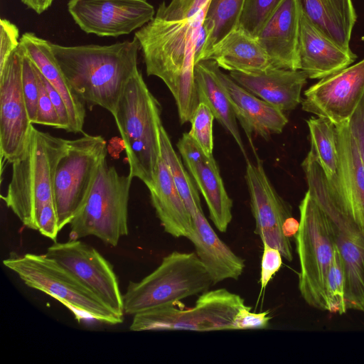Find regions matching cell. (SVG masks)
Masks as SVG:
<instances>
[{
    "mask_svg": "<svg viewBox=\"0 0 364 364\" xmlns=\"http://www.w3.org/2000/svg\"><path fill=\"white\" fill-rule=\"evenodd\" d=\"M210 0L162 2L154 18L135 33L146 74L173 95L180 122H190L199 103L194 78L195 46Z\"/></svg>",
    "mask_w": 364,
    "mask_h": 364,
    "instance_id": "1",
    "label": "cell"
},
{
    "mask_svg": "<svg viewBox=\"0 0 364 364\" xmlns=\"http://www.w3.org/2000/svg\"><path fill=\"white\" fill-rule=\"evenodd\" d=\"M73 90L82 101L114 114L124 87L138 70L135 36L111 45L65 46L50 43Z\"/></svg>",
    "mask_w": 364,
    "mask_h": 364,
    "instance_id": "2",
    "label": "cell"
},
{
    "mask_svg": "<svg viewBox=\"0 0 364 364\" xmlns=\"http://www.w3.org/2000/svg\"><path fill=\"white\" fill-rule=\"evenodd\" d=\"M161 105L139 70L126 84L112 114L122 137L129 174L147 188L154 183L161 156Z\"/></svg>",
    "mask_w": 364,
    "mask_h": 364,
    "instance_id": "3",
    "label": "cell"
},
{
    "mask_svg": "<svg viewBox=\"0 0 364 364\" xmlns=\"http://www.w3.org/2000/svg\"><path fill=\"white\" fill-rule=\"evenodd\" d=\"M68 140L40 131L32 125L26 146L13 161L7 191L1 198L25 227L36 230L40 208L53 200L56 166Z\"/></svg>",
    "mask_w": 364,
    "mask_h": 364,
    "instance_id": "4",
    "label": "cell"
},
{
    "mask_svg": "<svg viewBox=\"0 0 364 364\" xmlns=\"http://www.w3.org/2000/svg\"><path fill=\"white\" fill-rule=\"evenodd\" d=\"M301 167L308 191L328 218L341 257L346 308L364 311V231L333 194L313 150H309Z\"/></svg>",
    "mask_w": 364,
    "mask_h": 364,
    "instance_id": "5",
    "label": "cell"
},
{
    "mask_svg": "<svg viewBox=\"0 0 364 364\" xmlns=\"http://www.w3.org/2000/svg\"><path fill=\"white\" fill-rule=\"evenodd\" d=\"M214 285L195 252L173 251L139 282H130L123 294L124 313L135 315L200 294Z\"/></svg>",
    "mask_w": 364,
    "mask_h": 364,
    "instance_id": "6",
    "label": "cell"
},
{
    "mask_svg": "<svg viewBox=\"0 0 364 364\" xmlns=\"http://www.w3.org/2000/svg\"><path fill=\"white\" fill-rule=\"evenodd\" d=\"M4 265L14 271L28 287L55 299L80 323L94 320L109 325L121 323V316L87 289L66 268L46 254L26 253L9 257Z\"/></svg>",
    "mask_w": 364,
    "mask_h": 364,
    "instance_id": "7",
    "label": "cell"
},
{
    "mask_svg": "<svg viewBox=\"0 0 364 364\" xmlns=\"http://www.w3.org/2000/svg\"><path fill=\"white\" fill-rule=\"evenodd\" d=\"M132 177L120 175L106 158L90 193L70 223L69 240L95 236L115 247L128 234V201Z\"/></svg>",
    "mask_w": 364,
    "mask_h": 364,
    "instance_id": "8",
    "label": "cell"
},
{
    "mask_svg": "<svg viewBox=\"0 0 364 364\" xmlns=\"http://www.w3.org/2000/svg\"><path fill=\"white\" fill-rule=\"evenodd\" d=\"M295 235L300 272L299 290L311 307L327 311L326 277L335 244L328 218L307 191L299 204Z\"/></svg>",
    "mask_w": 364,
    "mask_h": 364,
    "instance_id": "9",
    "label": "cell"
},
{
    "mask_svg": "<svg viewBox=\"0 0 364 364\" xmlns=\"http://www.w3.org/2000/svg\"><path fill=\"white\" fill-rule=\"evenodd\" d=\"M245 305L243 298L227 289L208 290L200 294L191 309L177 307L176 303L134 315L130 330H234V318Z\"/></svg>",
    "mask_w": 364,
    "mask_h": 364,
    "instance_id": "10",
    "label": "cell"
},
{
    "mask_svg": "<svg viewBox=\"0 0 364 364\" xmlns=\"http://www.w3.org/2000/svg\"><path fill=\"white\" fill-rule=\"evenodd\" d=\"M107 156V143L100 135L68 140L56 166L53 200L61 230L70 224L86 201L99 166Z\"/></svg>",
    "mask_w": 364,
    "mask_h": 364,
    "instance_id": "11",
    "label": "cell"
},
{
    "mask_svg": "<svg viewBox=\"0 0 364 364\" xmlns=\"http://www.w3.org/2000/svg\"><path fill=\"white\" fill-rule=\"evenodd\" d=\"M73 274L117 314L124 316L123 295L111 264L93 247L79 240L54 242L46 253Z\"/></svg>",
    "mask_w": 364,
    "mask_h": 364,
    "instance_id": "12",
    "label": "cell"
},
{
    "mask_svg": "<svg viewBox=\"0 0 364 364\" xmlns=\"http://www.w3.org/2000/svg\"><path fill=\"white\" fill-rule=\"evenodd\" d=\"M33 124L22 88V50L18 47L0 70V152L1 166L23 152Z\"/></svg>",
    "mask_w": 364,
    "mask_h": 364,
    "instance_id": "13",
    "label": "cell"
},
{
    "mask_svg": "<svg viewBox=\"0 0 364 364\" xmlns=\"http://www.w3.org/2000/svg\"><path fill=\"white\" fill-rule=\"evenodd\" d=\"M68 11L82 31L101 37L129 34L155 16L146 0H70Z\"/></svg>",
    "mask_w": 364,
    "mask_h": 364,
    "instance_id": "14",
    "label": "cell"
},
{
    "mask_svg": "<svg viewBox=\"0 0 364 364\" xmlns=\"http://www.w3.org/2000/svg\"><path fill=\"white\" fill-rule=\"evenodd\" d=\"M245 178L255 220V233L262 242L279 250L282 257L291 262V241L283 231L285 221L291 217V210L272 186L258 156L255 163L247 159Z\"/></svg>",
    "mask_w": 364,
    "mask_h": 364,
    "instance_id": "15",
    "label": "cell"
},
{
    "mask_svg": "<svg viewBox=\"0 0 364 364\" xmlns=\"http://www.w3.org/2000/svg\"><path fill=\"white\" fill-rule=\"evenodd\" d=\"M363 95L364 58L309 87L301 108L338 125L350 121Z\"/></svg>",
    "mask_w": 364,
    "mask_h": 364,
    "instance_id": "16",
    "label": "cell"
},
{
    "mask_svg": "<svg viewBox=\"0 0 364 364\" xmlns=\"http://www.w3.org/2000/svg\"><path fill=\"white\" fill-rule=\"evenodd\" d=\"M176 146L205 199L210 220L220 232H225L232 218V201L213 156H207L188 133L183 134Z\"/></svg>",
    "mask_w": 364,
    "mask_h": 364,
    "instance_id": "17",
    "label": "cell"
},
{
    "mask_svg": "<svg viewBox=\"0 0 364 364\" xmlns=\"http://www.w3.org/2000/svg\"><path fill=\"white\" fill-rule=\"evenodd\" d=\"M336 127L338 168L336 176L327 180L336 197L364 231V163L349 122Z\"/></svg>",
    "mask_w": 364,
    "mask_h": 364,
    "instance_id": "18",
    "label": "cell"
},
{
    "mask_svg": "<svg viewBox=\"0 0 364 364\" xmlns=\"http://www.w3.org/2000/svg\"><path fill=\"white\" fill-rule=\"evenodd\" d=\"M301 14L299 0H283L257 33L256 38L272 67L299 70Z\"/></svg>",
    "mask_w": 364,
    "mask_h": 364,
    "instance_id": "19",
    "label": "cell"
},
{
    "mask_svg": "<svg viewBox=\"0 0 364 364\" xmlns=\"http://www.w3.org/2000/svg\"><path fill=\"white\" fill-rule=\"evenodd\" d=\"M298 57L299 70L308 78L322 79L350 65L357 55L323 33L302 11Z\"/></svg>",
    "mask_w": 364,
    "mask_h": 364,
    "instance_id": "20",
    "label": "cell"
},
{
    "mask_svg": "<svg viewBox=\"0 0 364 364\" xmlns=\"http://www.w3.org/2000/svg\"><path fill=\"white\" fill-rule=\"evenodd\" d=\"M218 77L255 156L252 134L268 139L288 123L283 111L254 95L218 69Z\"/></svg>",
    "mask_w": 364,
    "mask_h": 364,
    "instance_id": "21",
    "label": "cell"
},
{
    "mask_svg": "<svg viewBox=\"0 0 364 364\" xmlns=\"http://www.w3.org/2000/svg\"><path fill=\"white\" fill-rule=\"evenodd\" d=\"M229 75L247 91L283 112L301 102V90L308 78L301 70L270 67L259 73L230 72Z\"/></svg>",
    "mask_w": 364,
    "mask_h": 364,
    "instance_id": "22",
    "label": "cell"
},
{
    "mask_svg": "<svg viewBox=\"0 0 364 364\" xmlns=\"http://www.w3.org/2000/svg\"><path fill=\"white\" fill-rule=\"evenodd\" d=\"M50 42L34 33H24L20 38V46L46 80L62 96L68 110V132H81L86 115L82 101L73 90L50 46Z\"/></svg>",
    "mask_w": 364,
    "mask_h": 364,
    "instance_id": "23",
    "label": "cell"
},
{
    "mask_svg": "<svg viewBox=\"0 0 364 364\" xmlns=\"http://www.w3.org/2000/svg\"><path fill=\"white\" fill-rule=\"evenodd\" d=\"M193 230L188 239L210 275L214 285L226 279L237 280L242 274L245 261L216 234L203 211L192 216Z\"/></svg>",
    "mask_w": 364,
    "mask_h": 364,
    "instance_id": "24",
    "label": "cell"
},
{
    "mask_svg": "<svg viewBox=\"0 0 364 364\" xmlns=\"http://www.w3.org/2000/svg\"><path fill=\"white\" fill-rule=\"evenodd\" d=\"M148 188L164 231L176 238H188L193 230V219L161 156L154 183Z\"/></svg>",
    "mask_w": 364,
    "mask_h": 364,
    "instance_id": "25",
    "label": "cell"
},
{
    "mask_svg": "<svg viewBox=\"0 0 364 364\" xmlns=\"http://www.w3.org/2000/svg\"><path fill=\"white\" fill-rule=\"evenodd\" d=\"M204 60H212L220 68L230 72L247 74L259 73L272 67L257 38L239 28L215 45Z\"/></svg>",
    "mask_w": 364,
    "mask_h": 364,
    "instance_id": "26",
    "label": "cell"
},
{
    "mask_svg": "<svg viewBox=\"0 0 364 364\" xmlns=\"http://www.w3.org/2000/svg\"><path fill=\"white\" fill-rule=\"evenodd\" d=\"M219 68L212 60H201L195 65L194 78L199 100L208 106L215 118L232 135L247 159L235 113L218 77Z\"/></svg>",
    "mask_w": 364,
    "mask_h": 364,
    "instance_id": "27",
    "label": "cell"
},
{
    "mask_svg": "<svg viewBox=\"0 0 364 364\" xmlns=\"http://www.w3.org/2000/svg\"><path fill=\"white\" fill-rule=\"evenodd\" d=\"M302 11L328 37L350 49L357 20L352 0H299Z\"/></svg>",
    "mask_w": 364,
    "mask_h": 364,
    "instance_id": "28",
    "label": "cell"
},
{
    "mask_svg": "<svg viewBox=\"0 0 364 364\" xmlns=\"http://www.w3.org/2000/svg\"><path fill=\"white\" fill-rule=\"evenodd\" d=\"M311 149L328 180L336 176L338 168V138L336 125L323 117H311L307 121Z\"/></svg>",
    "mask_w": 364,
    "mask_h": 364,
    "instance_id": "29",
    "label": "cell"
},
{
    "mask_svg": "<svg viewBox=\"0 0 364 364\" xmlns=\"http://www.w3.org/2000/svg\"><path fill=\"white\" fill-rule=\"evenodd\" d=\"M161 155L168 166L173 182L191 217L203 210L198 189L191 174L187 172L163 124L159 127Z\"/></svg>",
    "mask_w": 364,
    "mask_h": 364,
    "instance_id": "30",
    "label": "cell"
},
{
    "mask_svg": "<svg viewBox=\"0 0 364 364\" xmlns=\"http://www.w3.org/2000/svg\"><path fill=\"white\" fill-rule=\"evenodd\" d=\"M245 4V0H210L205 20L213 31L209 38L202 60L232 31L237 28Z\"/></svg>",
    "mask_w": 364,
    "mask_h": 364,
    "instance_id": "31",
    "label": "cell"
},
{
    "mask_svg": "<svg viewBox=\"0 0 364 364\" xmlns=\"http://www.w3.org/2000/svg\"><path fill=\"white\" fill-rule=\"evenodd\" d=\"M283 0H245L238 27L256 38Z\"/></svg>",
    "mask_w": 364,
    "mask_h": 364,
    "instance_id": "32",
    "label": "cell"
},
{
    "mask_svg": "<svg viewBox=\"0 0 364 364\" xmlns=\"http://www.w3.org/2000/svg\"><path fill=\"white\" fill-rule=\"evenodd\" d=\"M326 289L327 311L339 314H345L348 311L345 298V276L341 257L336 245L327 274Z\"/></svg>",
    "mask_w": 364,
    "mask_h": 364,
    "instance_id": "33",
    "label": "cell"
},
{
    "mask_svg": "<svg viewBox=\"0 0 364 364\" xmlns=\"http://www.w3.org/2000/svg\"><path fill=\"white\" fill-rule=\"evenodd\" d=\"M215 117L204 102H200L190 122L189 135L209 156H213V126Z\"/></svg>",
    "mask_w": 364,
    "mask_h": 364,
    "instance_id": "34",
    "label": "cell"
},
{
    "mask_svg": "<svg viewBox=\"0 0 364 364\" xmlns=\"http://www.w3.org/2000/svg\"><path fill=\"white\" fill-rule=\"evenodd\" d=\"M20 46V44H19ZM22 50V88L28 109L29 119L35 123L37 114V105L39 95V85L35 65Z\"/></svg>",
    "mask_w": 364,
    "mask_h": 364,
    "instance_id": "35",
    "label": "cell"
},
{
    "mask_svg": "<svg viewBox=\"0 0 364 364\" xmlns=\"http://www.w3.org/2000/svg\"><path fill=\"white\" fill-rule=\"evenodd\" d=\"M35 67L38 80L39 95L36 118L34 124L50 126L55 129H61L58 114L46 88L42 75L36 65Z\"/></svg>",
    "mask_w": 364,
    "mask_h": 364,
    "instance_id": "36",
    "label": "cell"
},
{
    "mask_svg": "<svg viewBox=\"0 0 364 364\" xmlns=\"http://www.w3.org/2000/svg\"><path fill=\"white\" fill-rule=\"evenodd\" d=\"M36 230L43 236L56 242L59 231L58 218L54 202L43 205L35 218Z\"/></svg>",
    "mask_w": 364,
    "mask_h": 364,
    "instance_id": "37",
    "label": "cell"
},
{
    "mask_svg": "<svg viewBox=\"0 0 364 364\" xmlns=\"http://www.w3.org/2000/svg\"><path fill=\"white\" fill-rule=\"evenodd\" d=\"M17 26L6 18L0 21V70L20 43Z\"/></svg>",
    "mask_w": 364,
    "mask_h": 364,
    "instance_id": "38",
    "label": "cell"
},
{
    "mask_svg": "<svg viewBox=\"0 0 364 364\" xmlns=\"http://www.w3.org/2000/svg\"><path fill=\"white\" fill-rule=\"evenodd\" d=\"M263 253L261 260V275L259 282L261 290L265 289L282 264V255L279 250L262 242Z\"/></svg>",
    "mask_w": 364,
    "mask_h": 364,
    "instance_id": "39",
    "label": "cell"
},
{
    "mask_svg": "<svg viewBox=\"0 0 364 364\" xmlns=\"http://www.w3.org/2000/svg\"><path fill=\"white\" fill-rule=\"evenodd\" d=\"M269 311L254 313L251 307L245 305L236 314L233 321L234 330L264 329L269 326Z\"/></svg>",
    "mask_w": 364,
    "mask_h": 364,
    "instance_id": "40",
    "label": "cell"
},
{
    "mask_svg": "<svg viewBox=\"0 0 364 364\" xmlns=\"http://www.w3.org/2000/svg\"><path fill=\"white\" fill-rule=\"evenodd\" d=\"M349 125L364 163V95L349 121Z\"/></svg>",
    "mask_w": 364,
    "mask_h": 364,
    "instance_id": "41",
    "label": "cell"
},
{
    "mask_svg": "<svg viewBox=\"0 0 364 364\" xmlns=\"http://www.w3.org/2000/svg\"><path fill=\"white\" fill-rule=\"evenodd\" d=\"M28 9L41 14L46 11L52 4L53 0H21Z\"/></svg>",
    "mask_w": 364,
    "mask_h": 364,
    "instance_id": "42",
    "label": "cell"
},
{
    "mask_svg": "<svg viewBox=\"0 0 364 364\" xmlns=\"http://www.w3.org/2000/svg\"><path fill=\"white\" fill-rule=\"evenodd\" d=\"M299 222L294 219L292 216L289 218L284 223L283 231L285 235L290 237L295 236L299 230Z\"/></svg>",
    "mask_w": 364,
    "mask_h": 364,
    "instance_id": "43",
    "label": "cell"
}]
</instances>
